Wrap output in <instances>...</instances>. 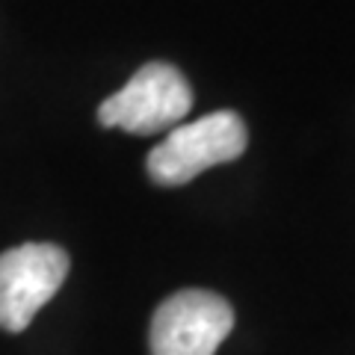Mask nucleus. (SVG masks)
I'll return each instance as SVG.
<instances>
[{
    "mask_svg": "<svg viewBox=\"0 0 355 355\" xmlns=\"http://www.w3.org/2000/svg\"><path fill=\"white\" fill-rule=\"evenodd\" d=\"M249 146L246 125L231 110H216L190 125H175L160 146H154L146 169L154 184L181 187L219 163L237 160Z\"/></svg>",
    "mask_w": 355,
    "mask_h": 355,
    "instance_id": "obj_1",
    "label": "nucleus"
},
{
    "mask_svg": "<svg viewBox=\"0 0 355 355\" xmlns=\"http://www.w3.org/2000/svg\"><path fill=\"white\" fill-rule=\"evenodd\" d=\"M193 107V89L169 62H146L130 80L98 107L104 128H121L137 137L169 130Z\"/></svg>",
    "mask_w": 355,
    "mask_h": 355,
    "instance_id": "obj_2",
    "label": "nucleus"
},
{
    "mask_svg": "<svg viewBox=\"0 0 355 355\" xmlns=\"http://www.w3.org/2000/svg\"><path fill=\"white\" fill-rule=\"evenodd\" d=\"M69 275V254L53 243H24L0 254V329L24 331Z\"/></svg>",
    "mask_w": 355,
    "mask_h": 355,
    "instance_id": "obj_3",
    "label": "nucleus"
},
{
    "mask_svg": "<svg viewBox=\"0 0 355 355\" xmlns=\"http://www.w3.org/2000/svg\"><path fill=\"white\" fill-rule=\"evenodd\" d=\"M234 311L210 291H181L151 317V355H214L231 335Z\"/></svg>",
    "mask_w": 355,
    "mask_h": 355,
    "instance_id": "obj_4",
    "label": "nucleus"
}]
</instances>
